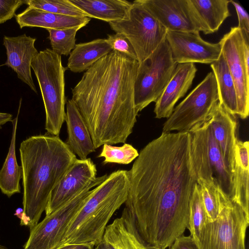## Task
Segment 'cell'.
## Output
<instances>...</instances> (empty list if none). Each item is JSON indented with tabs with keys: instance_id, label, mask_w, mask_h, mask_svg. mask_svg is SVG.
I'll list each match as a JSON object with an SVG mask.
<instances>
[{
	"instance_id": "obj_18",
	"label": "cell",
	"mask_w": 249,
	"mask_h": 249,
	"mask_svg": "<svg viewBox=\"0 0 249 249\" xmlns=\"http://www.w3.org/2000/svg\"><path fill=\"white\" fill-rule=\"evenodd\" d=\"M196 71L195 64H178L174 75L155 102L154 112L156 118L170 117L177 102L191 87Z\"/></svg>"
},
{
	"instance_id": "obj_4",
	"label": "cell",
	"mask_w": 249,
	"mask_h": 249,
	"mask_svg": "<svg viewBox=\"0 0 249 249\" xmlns=\"http://www.w3.org/2000/svg\"><path fill=\"white\" fill-rule=\"evenodd\" d=\"M128 189L127 170H117L108 175L92 189L72 218L58 248L73 244L97 246L114 213L126 201Z\"/></svg>"
},
{
	"instance_id": "obj_25",
	"label": "cell",
	"mask_w": 249,
	"mask_h": 249,
	"mask_svg": "<svg viewBox=\"0 0 249 249\" xmlns=\"http://www.w3.org/2000/svg\"><path fill=\"white\" fill-rule=\"evenodd\" d=\"M21 104V99L17 115L12 122L13 129L9 151L0 170V190L9 197L21 192L19 182L22 178V168L18 165L16 155V133Z\"/></svg>"
},
{
	"instance_id": "obj_1",
	"label": "cell",
	"mask_w": 249,
	"mask_h": 249,
	"mask_svg": "<svg viewBox=\"0 0 249 249\" xmlns=\"http://www.w3.org/2000/svg\"><path fill=\"white\" fill-rule=\"evenodd\" d=\"M189 131L163 133L139 153L127 171L124 208L145 242L170 247L189 228V207L197 180Z\"/></svg>"
},
{
	"instance_id": "obj_19",
	"label": "cell",
	"mask_w": 249,
	"mask_h": 249,
	"mask_svg": "<svg viewBox=\"0 0 249 249\" xmlns=\"http://www.w3.org/2000/svg\"><path fill=\"white\" fill-rule=\"evenodd\" d=\"M209 122L223 158L233 174L235 145L237 140L236 118L227 112L219 103Z\"/></svg>"
},
{
	"instance_id": "obj_21",
	"label": "cell",
	"mask_w": 249,
	"mask_h": 249,
	"mask_svg": "<svg viewBox=\"0 0 249 249\" xmlns=\"http://www.w3.org/2000/svg\"><path fill=\"white\" fill-rule=\"evenodd\" d=\"M66 104L65 121L68 138L65 143L80 160H85L89 154L95 151V148L87 125L75 104L71 99Z\"/></svg>"
},
{
	"instance_id": "obj_23",
	"label": "cell",
	"mask_w": 249,
	"mask_h": 249,
	"mask_svg": "<svg viewBox=\"0 0 249 249\" xmlns=\"http://www.w3.org/2000/svg\"><path fill=\"white\" fill-rule=\"evenodd\" d=\"M112 51L106 38L77 44L69 55L67 68L75 73L86 71Z\"/></svg>"
},
{
	"instance_id": "obj_27",
	"label": "cell",
	"mask_w": 249,
	"mask_h": 249,
	"mask_svg": "<svg viewBox=\"0 0 249 249\" xmlns=\"http://www.w3.org/2000/svg\"><path fill=\"white\" fill-rule=\"evenodd\" d=\"M209 34L216 32L224 20L231 16V0H190Z\"/></svg>"
},
{
	"instance_id": "obj_14",
	"label": "cell",
	"mask_w": 249,
	"mask_h": 249,
	"mask_svg": "<svg viewBox=\"0 0 249 249\" xmlns=\"http://www.w3.org/2000/svg\"><path fill=\"white\" fill-rule=\"evenodd\" d=\"M166 39L173 60L177 64H212L221 54L219 43L203 40L198 32L167 31Z\"/></svg>"
},
{
	"instance_id": "obj_36",
	"label": "cell",
	"mask_w": 249,
	"mask_h": 249,
	"mask_svg": "<svg viewBox=\"0 0 249 249\" xmlns=\"http://www.w3.org/2000/svg\"><path fill=\"white\" fill-rule=\"evenodd\" d=\"M170 247V249H198L190 235H182L177 238Z\"/></svg>"
},
{
	"instance_id": "obj_10",
	"label": "cell",
	"mask_w": 249,
	"mask_h": 249,
	"mask_svg": "<svg viewBox=\"0 0 249 249\" xmlns=\"http://www.w3.org/2000/svg\"><path fill=\"white\" fill-rule=\"evenodd\" d=\"M100 177L38 222L30 230L23 249H56L60 246L67 227L92 191L107 177Z\"/></svg>"
},
{
	"instance_id": "obj_30",
	"label": "cell",
	"mask_w": 249,
	"mask_h": 249,
	"mask_svg": "<svg viewBox=\"0 0 249 249\" xmlns=\"http://www.w3.org/2000/svg\"><path fill=\"white\" fill-rule=\"evenodd\" d=\"M81 27H74L64 29H46L52 50L59 55L68 56L76 45V35Z\"/></svg>"
},
{
	"instance_id": "obj_17",
	"label": "cell",
	"mask_w": 249,
	"mask_h": 249,
	"mask_svg": "<svg viewBox=\"0 0 249 249\" xmlns=\"http://www.w3.org/2000/svg\"><path fill=\"white\" fill-rule=\"evenodd\" d=\"M93 249H156L140 234L127 210L107 225L102 240Z\"/></svg>"
},
{
	"instance_id": "obj_32",
	"label": "cell",
	"mask_w": 249,
	"mask_h": 249,
	"mask_svg": "<svg viewBox=\"0 0 249 249\" xmlns=\"http://www.w3.org/2000/svg\"><path fill=\"white\" fill-rule=\"evenodd\" d=\"M138 156L137 150L130 144L124 143L121 146L104 144L98 157L105 159L104 164L108 163L128 164Z\"/></svg>"
},
{
	"instance_id": "obj_12",
	"label": "cell",
	"mask_w": 249,
	"mask_h": 249,
	"mask_svg": "<svg viewBox=\"0 0 249 249\" xmlns=\"http://www.w3.org/2000/svg\"><path fill=\"white\" fill-rule=\"evenodd\" d=\"M234 82L238 116L246 119L249 113V67L244 58V39L237 26L232 27L219 42Z\"/></svg>"
},
{
	"instance_id": "obj_11",
	"label": "cell",
	"mask_w": 249,
	"mask_h": 249,
	"mask_svg": "<svg viewBox=\"0 0 249 249\" xmlns=\"http://www.w3.org/2000/svg\"><path fill=\"white\" fill-rule=\"evenodd\" d=\"M249 224V215L240 206L230 201L214 221L206 224L202 249H246Z\"/></svg>"
},
{
	"instance_id": "obj_31",
	"label": "cell",
	"mask_w": 249,
	"mask_h": 249,
	"mask_svg": "<svg viewBox=\"0 0 249 249\" xmlns=\"http://www.w3.org/2000/svg\"><path fill=\"white\" fill-rule=\"evenodd\" d=\"M25 4L40 10L60 15L84 17L88 16L69 0H25Z\"/></svg>"
},
{
	"instance_id": "obj_22",
	"label": "cell",
	"mask_w": 249,
	"mask_h": 249,
	"mask_svg": "<svg viewBox=\"0 0 249 249\" xmlns=\"http://www.w3.org/2000/svg\"><path fill=\"white\" fill-rule=\"evenodd\" d=\"M249 142L236 141L233 174V193L231 201L249 215Z\"/></svg>"
},
{
	"instance_id": "obj_33",
	"label": "cell",
	"mask_w": 249,
	"mask_h": 249,
	"mask_svg": "<svg viewBox=\"0 0 249 249\" xmlns=\"http://www.w3.org/2000/svg\"><path fill=\"white\" fill-rule=\"evenodd\" d=\"M106 39L112 50L119 51L138 61L136 53L132 45L124 35L116 33L114 34L108 35Z\"/></svg>"
},
{
	"instance_id": "obj_37",
	"label": "cell",
	"mask_w": 249,
	"mask_h": 249,
	"mask_svg": "<svg viewBox=\"0 0 249 249\" xmlns=\"http://www.w3.org/2000/svg\"><path fill=\"white\" fill-rule=\"evenodd\" d=\"M94 247L89 244H73L67 245L56 249H93Z\"/></svg>"
},
{
	"instance_id": "obj_20",
	"label": "cell",
	"mask_w": 249,
	"mask_h": 249,
	"mask_svg": "<svg viewBox=\"0 0 249 249\" xmlns=\"http://www.w3.org/2000/svg\"><path fill=\"white\" fill-rule=\"evenodd\" d=\"M16 20L20 29L23 27H39L45 29H64L74 27H84L89 17H72L50 13L28 6L20 13L15 14Z\"/></svg>"
},
{
	"instance_id": "obj_2",
	"label": "cell",
	"mask_w": 249,
	"mask_h": 249,
	"mask_svg": "<svg viewBox=\"0 0 249 249\" xmlns=\"http://www.w3.org/2000/svg\"><path fill=\"white\" fill-rule=\"evenodd\" d=\"M139 62L113 50L92 65L72 89L96 149L124 143L137 122L134 85Z\"/></svg>"
},
{
	"instance_id": "obj_29",
	"label": "cell",
	"mask_w": 249,
	"mask_h": 249,
	"mask_svg": "<svg viewBox=\"0 0 249 249\" xmlns=\"http://www.w3.org/2000/svg\"><path fill=\"white\" fill-rule=\"evenodd\" d=\"M200 186L201 196L208 222L214 221L222 210L231 201L217 186L203 181L197 182Z\"/></svg>"
},
{
	"instance_id": "obj_39",
	"label": "cell",
	"mask_w": 249,
	"mask_h": 249,
	"mask_svg": "<svg viewBox=\"0 0 249 249\" xmlns=\"http://www.w3.org/2000/svg\"><path fill=\"white\" fill-rule=\"evenodd\" d=\"M0 249H8L6 247H5V246L0 245Z\"/></svg>"
},
{
	"instance_id": "obj_15",
	"label": "cell",
	"mask_w": 249,
	"mask_h": 249,
	"mask_svg": "<svg viewBox=\"0 0 249 249\" xmlns=\"http://www.w3.org/2000/svg\"><path fill=\"white\" fill-rule=\"evenodd\" d=\"M96 166L90 158L76 159L51 192L46 215L82 191L96 179Z\"/></svg>"
},
{
	"instance_id": "obj_9",
	"label": "cell",
	"mask_w": 249,
	"mask_h": 249,
	"mask_svg": "<svg viewBox=\"0 0 249 249\" xmlns=\"http://www.w3.org/2000/svg\"><path fill=\"white\" fill-rule=\"evenodd\" d=\"M108 23L115 33L122 34L128 38L139 62L147 58L166 39L167 30L150 13L141 0L132 2L123 19Z\"/></svg>"
},
{
	"instance_id": "obj_24",
	"label": "cell",
	"mask_w": 249,
	"mask_h": 249,
	"mask_svg": "<svg viewBox=\"0 0 249 249\" xmlns=\"http://www.w3.org/2000/svg\"><path fill=\"white\" fill-rule=\"evenodd\" d=\"M88 17L108 23L123 19L132 2L126 0H69Z\"/></svg>"
},
{
	"instance_id": "obj_35",
	"label": "cell",
	"mask_w": 249,
	"mask_h": 249,
	"mask_svg": "<svg viewBox=\"0 0 249 249\" xmlns=\"http://www.w3.org/2000/svg\"><path fill=\"white\" fill-rule=\"evenodd\" d=\"M231 3L234 6L238 19V27L242 35L249 37V17L247 11L238 3L231 0Z\"/></svg>"
},
{
	"instance_id": "obj_16",
	"label": "cell",
	"mask_w": 249,
	"mask_h": 249,
	"mask_svg": "<svg viewBox=\"0 0 249 249\" xmlns=\"http://www.w3.org/2000/svg\"><path fill=\"white\" fill-rule=\"evenodd\" d=\"M36 40V38L25 34L12 37L4 36L3 45L6 49L7 60L0 66H6L11 68L18 78L37 94L31 69L32 60L38 53L35 46Z\"/></svg>"
},
{
	"instance_id": "obj_26",
	"label": "cell",
	"mask_w": 249,
	"mask_h": 249,
	"mask_svg": "<svg viewBox=\"0 0 249 249\" xmlns=\"http://www.w3.org/2000/svg\"><path fill=\"white\" fill-rule=\"evenodd\" d=\"M210 66L217 83L219 104L230 114L237 115V98L235 85L222 52L219 58L211 64Z\"/></svg>"
},
{
	"instance_id": "obj_8",
	"label": "cell",
	"mask_w": 249,
	"mask_h": 249,
	"mask_svg": "<svg viewBox=\"0 0 249 249\" xmlns=\"http://www.w3.org/2000/svg\"><path fill=\"white\" fill-rule=\"evenodd\" d=\"M215 76L209 72L205 78L181 101L163 125V133L189 131L209 120L219 104Z\"/></svg>"
},
{
	"instance_id": "obj_7",
	"label": "cell",
	"mask_w": 249,
	"mask_h": 249,
	"mask_svg": "<svg viewBox=\"0 0 249 249\" xmlns=\"http://www.w3.org/2000/svg\"><path fill=\"white\" fill-rule=\"evenodd\" d=\"M177 65L166 39L147 58L139 62L134 85L138 113L157 101L174 75Z\"/></svg>"
},
{
	"instance_id": "obj_3",
	"label": "cell",
	"mask_w": 249,
	"mask_h": 249,
	"mask_svg": "<svg viewBox=\"0 0 249 249\" xmlns=\"http://www.w3.org/2000/svg\"><path fill=\"white\" fill-rule=\"evenodd\" d=\"M23 188L21 225L39 222L51 192L77 159L65 142L48 134L32 136L19 148Z\"/></svg>"
},
{
	"instance_id": "obj_13",
	"label": "cell",
	"mask_w": 249,
	"mask_h": 249,
	"mask_svg": "<svg viewBox=\"0 0 249 249\" xmlns=\"http://www.w3.org/2000/svg\"><path fill=\"white\" fill-rule=\"evenodd\" d=\"M142 4L167 30L209 32L190 0H141Z\"/></svg>"
},
{
	"instance_id": "obj_38",
	"label": "cell",
	"mask_w": 249,
	"mask_h": 249,
	"mask_svg": "<svg viewBox=\"0 0 249 249\" xmlns=\"http://www.w3.org/2000/svg\"><path fill=\"white\" fill-rule=\"evenodd\" d=\"M12 114L9 113L0 112V129H1L2 125L6 123L13 121Z\"/></svg>"
},
{
	"instance_id": "obj_34",
	"label": "cell",
	"mask_w": 249,
	"mask_h": 249,
	"mask_svg": "<svg viewBox=\"0 0 249 249\" xmlns=\"http://www.w3.org/2000/svg\"><path fill=\"white\" fill-rule=\"evenodd\" d=\"M25 0H0V24L13 18Z\"/></svg>"
},
{
	"instance_id": "obj_6",
	"label": "cell",
	"mask_w": 249,
	"mask_h": 249,
	"mask_svg": "<svg viewBox=\"0 0 249 249\" xmlns=\"http://www.w3.org/2000/svg\"><path fill=\"white\" fill-rule=\"evenodd\" d=\"M189 132L192 166L197 182L201 181L218 187L231 200L233 174L223 158L209 120L196 125Z\"/></svg>"
},
{
	"instance_id": "obj_5",
	"label": "cell",
	"mask_w": 249,
	"mask_h": 249,
	"mask_svg": "<svg viewBox=\"0 0 249 249\" xmlns=\"http://www.w3.org/2000/svg\"><path fill=\"white\" fill-rule=\"evenodd\" d=\"M44 105L47 134L58 136L65 121V72L61 56L47 48L38 52L31 62Z\"/></svg>"
},
{
	"instance_id": "obj_28",
	"label": "cell",
	"mask_w": 249,
	"mask_h": 249,
	"mask_svg": "<svg viewBox=\"0 0 249 249\" xmlns=\"http://www.w3.org/2000/svg\"><path fill=\"white\" fill-rule=\"evenodd\" d=\"M208 222L202 201L200 187L196 183L194 187L190 202L189 228L191 235L198 249L202 248V239Z\"/></svg>"
}]
</instances>
